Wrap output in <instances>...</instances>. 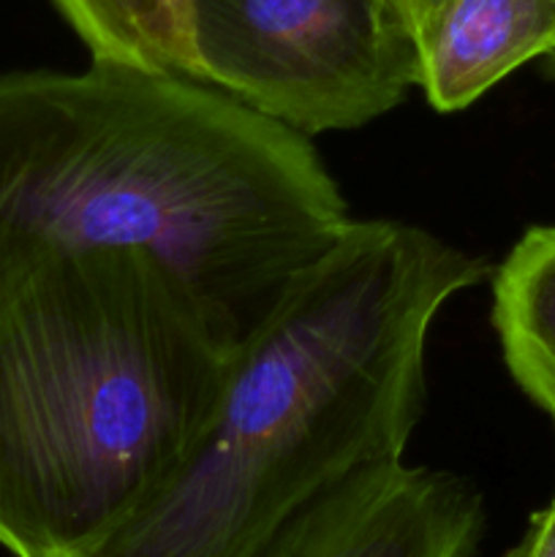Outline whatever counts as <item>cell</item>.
Returning <instances> with one entry per match:
<instances>
[{
	"label": "cell",
	"mask_w": 555,
	"mask_h": 557,
	"mask_svg": "<svg viewBox=\"0 0 555 557\" xmlns=\"http://www.w3.org/2000/svg\"><path fill=\"white\" fill-rule=\"evenodd\" d=\"M348 226L310 139L205 82L0 71V299L52 261L145 253L239 346Z\"/></svg>",
	"instance_id": "1"
},
{
	"label": "cell",
	"mask_w": 555,
	"mask_h": 557,
	"mask_svg": "<svg viewBox=\"0 0 555 557\" xmlns=\"http://www.w3.org/2000/svg\"><path fill=\"white\" fill-rule=\"evenodd\" d=\"M488 275L400 221H351L234 348L205 428L90 557H261L310 504L400 462L424 411L439 310Z\"/></svg>",
	"instance_id": "2"
},
{
	"label": "cell",
	"mask_w": 555,
	"mask_h": 557,
	"mask_svg": "<svg viewBox=\"0 0 555 557\" xmlns=\"http://www.w3.org/2000/svg\"><path fill=\"white\" fill-rule=\"evenodd\" d=\"M145 253L52 261L0 299V547L90 557L163 487L234 354Z\"/></svg>",
	"instance_id": "3"
},
{
	"label": "cell",
	"mask_w": 555,
	"mask_h": 557,
	"mask_svg": "<svg viewBox=\"0 0 555 557\" xmlns=\"http://www.w3.org/2000/svg\"><path fill=\"white\" fill-rule=\"evenodd\" d=\"M205 85L305 139L354 131L419 85V47L397 0H190Z\"/></svg>",
	"instance_id": "4"
},
{
	"label": "cell",
	"mask_w": 555,
	"mask_h": 557,
	"mask_svg": "<svg viewBox=\"0 0 555 557\" xmlns=\"http://www.w3.org/2000/svg\"><path fill=\"white\" fill-rule=\"evenodd\" d=\"M484 506L449 471L386 462L299 511L261 557H473Z\"/></svg>",
	"instance_id": "5"
},
{
	"label": "cell",
	"mask_w": 555,
	"mask_h": 557,
	"mask_svg": "<svg viewBox=\"0 0 555 557\" xmlns=\"http://www.w3.org/2000/svg\"><path fill=\"white\" fill-rule=\"evenodd\" d=\"M555 52V0H446L419 36V90L460 112L528 60Z\"/></svg>",
	"instance_id": "6"
},
{
	"label": "cell",
	"mask_w": 555,
	"mask_h": 557,
	"mask_svg": "<svg viewBox=\"0 0 555 557\" xmlns=\"http://www.w3.org/2000/svg\"><path fill=\"white\" fill-rule=\"evenodd\" d=\"M493 324L506 368L555 422V226H533L493 281Z\"/></svg>",
	"instance_id": "7"
},
{
	"label": "cell",
	"mask_w": 555,
	"mask_h": 557,
	"mask_svg": "<svg viewBox=\"0 0 555 557\" xmlns=\"http://www.w3.org/2000/svg\"><path fill=\"white\" fill-rule=\"evenodd\" d=\"M96 63L201 82L190 0H52Z\"/></svg>",
	"instance_id": "8"
},
{
	"label": "cell",
	"mask_w": 555,
	"mask_h": 557,
	"mask_svg": "<svg viewBox=\"0 0 555 557\" xmlns=\"http://www.w3.org/2000/svg\"><path fill=\"white\" fill-rule=\"evenodd\" d=\"M504 557H555V493L550 504L531 517L520 542Z\"/></svg>",
	"instance_id": "9"
},
{
	"label": "cell",
	"mask_w": 555,
	"mask_h": 557,
	"mask_svg": "<svg viewBox=\"0 0 555 557\" xmlns=\"http://www.w3.org/2000/svg\"><path fill=\"white\" fill-rule=\"evenodd\" d=\"M397 3H400V9L406 11L408 22H411L414 27V36H417V47H419V36H422V30L430 25V20L439 14V9L446 3V0H397Z\"/></svg>",
	"instance_id": "10"
},
{
	"label": "cell",
	"mask_w": 555,
	"mask_h": 557,
	"mask_svg": "<svg viewBox=\"0 0 555 557\" xmlns=\"http://www.w3.org/2000/svg\"><path fill=\"white\" fill-rule=\"evenodd\" d=\"M550 58H553V60H555V52H553V54H550Z\"/></svg>",
	"instance_id": "11"
}]
</instances>
